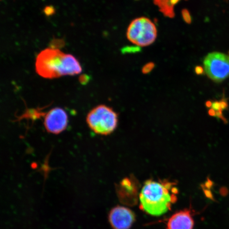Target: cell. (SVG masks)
<instances>
[{"instance_id":"5","label":"cell","mask_w":229,"mask_h":229,"mask_svg":"<svg viewBox=\"0 0 229 229\" xmlns=\"http://www.w3.org/2000/svg\"><path fill=\"white\" fill-rule=\"evenodd\" d=\"M205 72L216 82H221L229 76V56L219 52L207 54L203 62Z\"/></svg>"},{"instance_id":"9","label":"cell","mask_w":229,"mask_h":229,"mask_svg":"<svg viewBox=\"0 0 229 229\" xmlns=\"http://www.w3.org/2000/svg\"><path fill=\"white\" fill-rule=\"evenodd\" d=\"M181 1V0H153V2L164 16L168 18H173L175 16V7Z\"/></svg>"},{"instance_id":"1","label":"cell","mask_w":229,"mask_h":229,"mask_svg":"<svg viewBox=\"0 0 229 229\" xmlns=\"http://www.w3.org/2000/svg\"><path fill=\"white\" fill-rule=\"evenodd\" d=\"M35 70L39 76L48 79L76 76L82 71L80 62L73 55L52 47L44 49L38 54Z\"/></svg>"},{"instance_id":"14","label":"cell","mask_w":229,"mask_h":229,"mask_svg":"<svg viewBox=\"0 0 229 229\" xmlns=\"http://www.w3.org/2000/svg\"></svg>"},{"instance_id":"3","label":"cell","mask_w":229,"mask_h":229,"mask_svg":"<svg viewBox=\"0 0 229 229\" xmlns=\"http://www.w3.org/2000/svg\"><path fill=\"white\" fill-rule=\"evenodd\" d=\"M86 121L90 128L95 133L107 135L116 129L118 115L110 107L99 105L89 112Z\"/></svg>"},{"instance_id":"6","label":"cell","mask_w":229,"mask_h":229,"mask_svg":"<svg viewBox=\"0 0 229 229\" xmlns=\"http://www.w3.org/2000/svg\"><path fill=\"white\" fill-rule=\"evenodd\" d=\"M67 114L61 108H54L45 116V127L50 133L58 134L62 133L67 128Z\"/></svg>"},{"instance_id":"10","label":"cell","mask_w":229,"mask_h":229,"mask_svg":"<svg viewBox=\"0 0 229 229\" xmlns=\"http://www.w3.org/2000/svg\"><path fill=\"white\" fill-rule=\"evenodd\" d=\"M141 51V47L138 46H126L122 48V51L123 54H134L138 53Z\"/></svg>"},{"instance_id":"13","label":"cell","mask_w":229,"mask_h":229,"mask_svg":"<svg viewBox=\"0 0 229 229\" xmlns=\"http://www.w3.org/2000/svg\"><path fill=\"white\" fill-rule=\"evenodd\" d=\"M195 72L198 75H202L204 73V69L201 66H197L195 68Z\"/></svg>"},{"instance_id":"4","label":"cell","mask_w":229,"mask_h":229,"mask_svg":"<svg viewBox=\"0 0 229 229\" xmlns=\"http://www.w3.org/2000/svg\"><path fill=\"white\" fill-rule=\"evenodd\" d=\"M127 39L139 47L149 46L157 37V29L151 20L145 17L133 20L127 30Z\"/></svg>"},{"instance_id":"12","label":"cell","mask_w":229,"mask_h":229,"mask_svg":"<svg viewBox=\"0 0 229 229\" xmlns=\"http://www.w3.org/2000/svg\"><path fill=\"white\" fill-rule=\"evenodd\" d=\"M155 67V65L153 63L150 62L147 63L143 67L142 71L143 74H147L151 72L153 70L154 67Z\"/></svg>"},{"instance_id":"8","label":"cell","mask_w":229,"mask_h":229,"mask_svg":"<svg viewBox=\"0 0 229 229\" xmlns=\"http://www.w3.org/2000/svg\"><path fill=\"white\" fill-rule=\"evenodd\" d=\"M194 222L190 209L177 212L168 221L167 229H193Z\"/></svg>"},{"instance_id":"11","label":"cell","mask_w":229,"mask_h":229,"mask_svg":"<svg viewBox=\"0 0 229 229\" xmlns=\"http://www.w3.org/2000/svg\"><path fill=\"white\" fill-rule=\"evenodd\" d=\"M182 18L185 22H186L188 24H190L192 21L191 15L189 11L187 9H183L181 12Z\"/></svg>"},{"instance_id":"7","label":"cell","mask_w":229,"mask_h":229,"mask_svg":"<svg viewBox=\"0 0 229 229\" xmlns=\"http://www.w3.org/2000/svg\"><path fill=\"white\" fill-rule=\"evenodd\" d=\"M108 220L113 229H129L135 221V215L129 209L117 206L111 209Z\"/></svg>"},{"instance_id":"2","label":"cell","mask_w":229,"mask_h":229,"mask_svg":"<svg viewBox=\"0 0 229 229\" xmlns=\"http://www.w3.org/2000/svg\"><path fill=\"white\" fill-rule=\"evenodd\" d=\"M169 182L147 180L141 190V209L151 215H163L177 200V189Z\"/></svg>"}]
</instances>
